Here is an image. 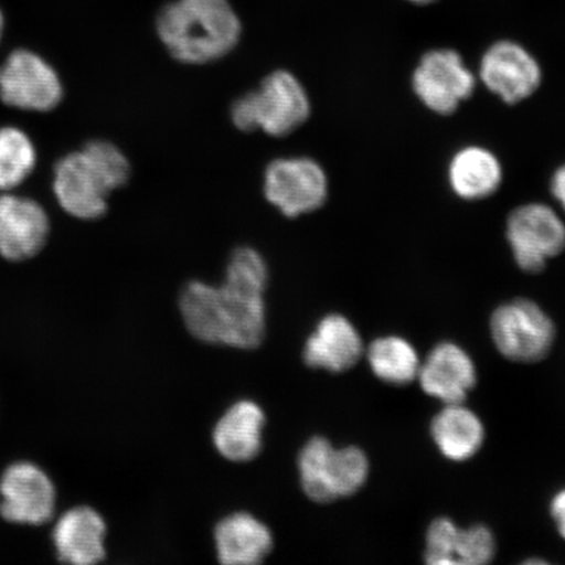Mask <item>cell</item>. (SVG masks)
<instances>
[{
  "instance_id": "cell-1",
  "label": "cell",
  "mask_w": 565,
  "mask_h": 565,
  "mask_svg": "<svg viewBox=\"0 0 565 565\" xmlns=\"http://www.w3.org/2000/svg\"><path fill=\"white\" fill-rule=\"evenodd\" d=\"M268 266L252 246L233 250L221 286L190 280L179 308L183 323L198 341L238 350L258 349L266 338Z\"/></svg>"
},
{
  "instance_id": "cell-2",
  "label": "cell",
  "mask_w": 565,
  "mask_h": 565,
  "mask_svg": "<svg viewBox=\"0 0 565 565\" xmlns=\"http://www.w3.org/2000/svg\"><path fill=\"white\" fill-rule=\"evenodd\" d=\"M157 34L183 65H209L228 56L243 38V23L231 0H171L158 12Z\"/></svg>"
},
{
  "instance_id": "cell-3",
  "label": "cell",
  "mask_w": 565,
  "mask_h": 565,
  "mask_svg": "<svg viewBox=\"0 0 565 565\" xmlns=\"http://www.w3.org/2000/svg\"><path fill=\"white\" fill-rule=\"evenodd\" d=\"M312 115V103L299 77L287 70L265 76L258 88L246 92L231 105V121L243 132L264 131L285 138L300 129Z\"/></svg>"
},
{
  "instance_id": "cell-4",
  "label": "cell",
  "mask_w": 565,
  "mask_h": 565,
  "mask_svg": "<svg viewBox=\"0 0 565 565\" xmlns=\"http://www.w3.org/2000/svg\"><path fill=\"white\" fill-rule=\"evenodd\" d=\"M298 469L307 498L329 504L362 489L369 478L370 462L358 447L337 449L327 437L315 436L301 448Z\"/></svg>"
},
{
  "instance_id": "cell-5",
  "label": "cell",
  "mask_w": 565,
  "mask_h": 565,
  "mask_svg": "<svg viewBox=\"0 0 565 565\" xmlns=\"http://www.w3.org/2000/svg\"><path fill=\"white\" fill-rule=\"evenodd\" d=\"M266 201L289 218L312 214L327 203L329 180L320 162L308 157L278 158L264 172Z\"/></svg>"
},
{
  "instance_id": "cell-6",
  "label": "cell",
  "mask_w": 565,
  "mask_h": 565,
  "mask_svg": "<svg viewBox=\"0 0 565 565\" xmlns=\"http://www.w3.org/2000/svg\"><path fill=\"white\" fill-rule=\"evenodd\" d=\"M491 333L501 355L520 363L545 359L555 339L553 321L535 302L525 299L494 310Z\"/></svg>"
},
{
  "instance_id": "cell-7",
  "label": "cell",
  "mask_w": 565,
  "mask_h": 565,
  "mask_svg": "<svg viewBox=\"0 0 565 565\" xmlns=\"http://www.w3.org/2000/svg\"><path fill=\"white\" fill-rule=\"evenodd\" d=\"M507 238L522 270L540 273L565 249V224L546 204L530 203L508 218Z\"/></svg>"
},
{
  "instance_id": "cell-8",
  "label": "cell",
  "mask_w": 565,
  "mask_h": 565,
  "mask_svg": "<svg viewBox=\"0 0 565 565\" xmlns=\"http://www.w3.org/2000/svg\"><path fill=\"white\" fill-rule=\"evenodd\" d=\"M62 98L58 74L40 55L20 49L0 67V100L11 108L51 111Z\"/></svg>"
},
{
  "instance_id": "cell-9",
  "label": "cell",
  "mask_w": 565,
  "mask_h": 565,
  "mask_svg": "<svg viewBox=\"0 0 565 565\" xmlns=\"http://www.w3.org/2000/svg\"><path fill=\"white\" fill-rule=\"evenodd\" d=\"M0 515L11 524L41 526L54 518L55 486L40 466L20 461L0 478Z\"/></svg>"
},
{
  "instance_id": "cell-10",
  "label": "cell",
  "mask_w": 565,
  "mask_h": 565,
  "mask_svg": "<svg viewBox=\"0 0 565 565\" xmlns=\"http://www.w3.org/2000/svg\"><path fill=\"white\" fill-rule=\"evenodd\" d=\"M53 188L63 211L81 221H97L109 210L113 190L100 168L83 150L56 162Z\"/></svg>"
},
{
  "instance_id": "cell-11",
  "label": "cell",
  "mask_w": 565,
  "mask_h": 565,
  "mask_svg": "<svg viewBox=\"0 0 565 565\" xmlns=\"http://www.w3.org/2000/svg\"><path fill=\"white\" fill-rule=\"evenodd\" d=\"M476 77L462 56L450 49L428 52L414 71L413 87L419 100L439 115H451L476 89Z\"/></svg>"
},
{
  "instance_id": "cell-12",
  "label": "cell",
  "mask_w": 565,
  "mask_h": 565,
  "mask_svg": "<svg viewBox=\"0 0 565 565\" xmlns=\"http://www.w3.org/2000/svg\"><path fill=\"white\" fill-rule=\"evenodd\" d=\"M479 74L484 86L508 104L525 100L542 82L539 62L513 41L493 44L480 62Z\"/></svg>"
},
{
  "instance_id": "cell-13",
  "label": "cell",
  "mask_w": 565,
  "mask_h": 565,
  "mask_svg": "<svg viewBox=\"0 0 565 565\" xmlns=\"http://www.w3.org/2000/svg\"><path fill=\"white\" fill-rule=\"evenodd\" d=\"M51 222L44 207L31 198L0 195V256L23 263L44 249Z\"/></svg>"
},
{
  "instance_id": "cell-14",
  "label": "cell",
  "mask_w": 565,
  "mask_h": 565,
  "mask_svg": "<svg viewBox=\"0 0 565 565\" xmlns=\"http://www.w3.org/2000/svg\"><path fill=\"white\" fill-rule=\"evenodd\" d=\"M363 351L362 337L349 318L331 313L318 322L307 339L302 360L312 370L343 373L359 363Z\"/></svg>"
},
{
  "instance_id": "cell-15",
  "label": "cell",
  "mask_w": 565,
  "mask_h": 565,
  "mask_svg": "<svg viewBox=\"0 0 565 565\" xmlns=\"http://www.w3.org/2000/svg\"><path fill=\"white\" fill-rule=\"evenodd\" d=\"M494 556V540L489 527L458 529L448 519L429 525L424 559L433 565H484Z\"/></svg>"
},
{
  "instance_id": "cell-16",
  "label": "cell",
  "mask_w": 565,
  "mask_h": 565,
  "mask_svg": "<svg viewBox=\"0 0 565 565\" xmlns=\"http://www.w3.org/2000/svg\"><path fill=\"white\" fill-rule=\"evenodd\" d=\"M106 522L94 508L79 505L63 513L53 529L55 555L62 563L94 565L105 561Z\"/></svg>"
},
{
  "instance_id": "cell-17",
  "label": "cell",
  "mask_w": 565,
  "mask_h": 565,
  "mask_svg": "<svg viewBox=\"0 0 565 565\" xmlns=\"http://www.w3.org/2000/svg\"><path fill=\"white\" fill-rule=\"evenodd\" d=\"M418 377L424 392L445 405H461L477 383L475 363L455 343H440L419 366Z\"/></svg>"
},
{
  "instance_id": "cell-18",
  "label": "cell",
  "mask_w": 565,
  "mask_h": 565,
  "mask_svg": "<svg viewBox=\"0 0 565 565\" xmlns=\"http://www.w3.org/2000/svg\"><path fill=\"white\" fill-rule=\"evenodd\" d=\"M266 415L256 402L237 401L212 430V443L225 459L232 462H250L264 448Z\"/></svg>"
},
{
  "instance_id": "cell-19",
  "label": "cell",
  "mask_w": 565,
  "mask_h": 565,
  "mask_svg": "<svg viewBox=\"0 0 565 565\" xmlns=\"http://www.w3.org/2000/svg\"><path fill=\"white\" fill-rule=\"evenodd\" d=\"M217 561L227 565H256L271 554L274 536L263 521L249 512L225 515L214 529Z\"/></svg>"
},
{
  "instance_id": "cell-20",
  "label": "cell",
  "mask_w": 565,
  "mask_h": 565,
  "mask_svg": "<svg viewBox=\"0 0 565 565\" xmlns=\"http://www.w3.org/2000/svg\"><path fill=\"white\" fill-rule=\"evenodd\" d=\"M503 181V168L494 154L483 147H466L455 154L449 166V182L463 200H483Z\"/></svg>"
},
{
  "instance_id": "cell-21",
  "label": "cell",
  "mask_w": 565,
  "mask_h": 565,
  "mask_svg": "<svg viewBox=\"0 0 565 565\" xmlns=\"http://www.w3.org/2000/svg\"><path fill=\"white\" fill-rule=\"evenodd\" d=\"M430 434L441 454L451 461H466L477 454L484 440L478 416L461 405H447L435 416Z\"/></svg>"
},
{
  "instance_id": "cell-22",
  "label": "cell",
  "mask_w": 565,
  "mask_h": 565,
  "mask_svg": "<svg viewBox=\"0 0 565 565\" xmlns=\"http://www.w3.org/2000/svg\"><path fill=\"white\" fill-rule=\"evenodd\" d=\"M369 362L380 380L393 385H407L418 377V353L399 337L379 338L369 349Z\"/></svg>"
},
{
  "instance_id": "cell-23",
  "label": "cell",
  "mask_w": 565,
  "mask_h": 565,
  "mask_svg": "<svg viewBox=\"0 0 565 565\" xmlns=\"http://www.w3.org/2000/svg\"><path fill=\"white\" fill-rule=\"evenodd\" d=\"M34 146L18 127H0V190L9 192L23 183L33 172Z\"/></svg>"
},
{
  "instance_id": "cell-24",
  "label": "cell",
  "mask_w": 565,
  "mask_h": 565,
  "mask_svg": "<svg viewBox=\"0 0 565 565\" xmlns=\"http://www.w3.org/2000/svg\"><path fill=\"white\" fill-rule=\"evenodd\" d=\"M82 150L100 168L113 192L124 188L129 182L131 164L121 148L108 140L97 139L88 141Z\"/></svg>"
},
{
  "instance_id": "cell-25",
  "label": "cell",
  "mask_w": 565,
  "mask_h": 565,
  "mask_svg": "<svg viewBox=\"0 0 565 565\" xmlns=\"http://www.w3.org/2000/svg\"><path fill=\"white\" fill-rule=\"evenodd\" d=\"M551 514H553L557 530L565 540V490L557 493L553 503H551Z\"/></svg>"
},
{
  "instance_id": "cell-26",
  "label": "cell",
  "mask_w": 565,
  "mask_h": 565,
  "mask_svg": "<svg viewBox=\"0 0 565 565\" xmlns=\"http://www.w3.org/2000/svg\"><path fill=\"white\" fill-rule=\"evenodd\" d=\"M551 192H553L555 200L565 210V166L555 172L553 181H551Z\"/></svg>"
},
{
  "instance_id": "cell-27",
  "label": "cell",
  "mask_w": 565,
  "mask_h": 565,
  "mask_svg": "<svg viewBox=\"0 0 565 565\" xmlns=\"http://www.w3.org/2000/svg\"><path fill=\"white\" fill-rule=\"evenodd\" d=\"M407 2H412L415 4H428L435 2V0H407Z\"/></svg>"
},
{
  "instance_id": "cell-28",
  "label": "cell",
  "mask_w": 565,
  "mask_h": 565,
  "mask_svg": "<svg viewBox=\"0 0 565 565\" xmlns=\"http://www.w3.org/2000/svg\"><path fill=\"white\" fill-rule=\"evenodd\" d=\"M3 26H4V18H3L2 11H0V40H2Z\"/></svg>"
}]
</instances>
